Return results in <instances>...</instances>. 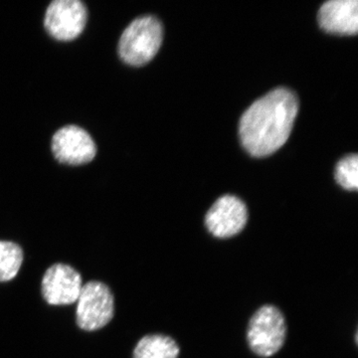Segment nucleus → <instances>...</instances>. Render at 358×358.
<instances>
[{
    "mask_svg": "<svg viewBox=\"0 0 358 358\" xmlns=\"http://www.w3.org/2000/svg\"><path fill=\"white\" fill-rule=\"evenodd\" d=\"M299 112L296 94L277 88L252 103L239 124L240 140L252 157L274 154L288 141Z\"/></svg>",
    "mask_w": 358,
    "mask_h": 358,
    "instance_id": "1",
    "label": "nucleus"
},
{
    "mask_svg": "<svg viewBox=\"0 0 358 358\" xmlns=\"http://www.w3.org/2000/svg\"><path fill=\"white\" fill-rule=\"evenodd\" d=\"M164 38V28L157 17L141 16L122 32L120 57L126 64L143 66L157 55Z\"/></svg>",
    "mask_w": 358,
    "mask_h": 358,
    "instance_id": "2",
    "label": "nucleus"
},
{
    "mask_svg": "<svg viewBox=\"0 0 358 358\" xmlns=\"http://www.w3.org/2000/svg\"><path fill=\"white\" fill-rule=\"evenodd\" d=\"M286 338V320L275 306H263L250 319L247 343L250 350L258 357L268 358L279 352Z\"/></svg>",
    "mask_w": 358,
    "mask_h": 358,
    "instance_id": "3",
    "label": "nucleus"
},
{
    "mask_svg": "<svg viewBox=\"0 0 358 358\" xmlns=\"http://www.w3.org/2000/svg\"><path fill=\"white\" fill-rule=\"evenodd\" d=\"M114 296L107 285L92 281L82 287L77 300V324L86 331L107 326L114 317Z\"/></svg>",
    "mask_w": 358,
    "mask_h": 358,
    "instance_id": "4",
    "label": "nucleus"
},
{
    "mask_svg": "<svg viewBox=\"0 0 358 358\" xmlns=\"http://www.w3.org/2000/svg\"><path fill=\"white\" fill-rule=\"evenodd\" d=\"M88 11L79 0H55L47 8L44 25L53 38L71 41L83 32Z\"/></svg>",
    "mask_w": 358,
    "mask_h": 358,
    "instance_id": "5",
    "label": "nucleus"
},
{
    "mask_svg": "<svg viewBox=\"0 0 358 358\" xmlns=\"http://www.w3.org/2000/svg\"><path fill=\"white\" fill-rule=\"evenodd\" d=\"M248 210L241 199L224 195L216 200L205 216V226L212 236L228 239L236 236L246 226Z\"/></svg>",
    "mask_w": 358,
    "mask_h": 358,
    "instance_id": "6",
    "label": "nucleus"
},
{
    "mask_svg": "<svg viewBox=\"0 0 358 358\" xmlns=\"http://www.w3.org/2000/svg\"><path fill=\"white\" fill-rule=\"evenodd\" d=\"M52 152L61 164L82 166L96 157L95 141L85 129L67 126L59 129L52 138Z\"/></svg>",
    "mask_w": 358,
    "mask_h": 358,
    "instance_id": "7",
    "label": "nucleus"
},
{
    "mask_svg": "<svg viewBox=\"0 0 358 358\" xmlns=\"http://www.w3.org/2000/svg\"><path fill=\"white\" fill-rule=\"evenodd\" d=\"M81 275L66 264H55L45 273L41 292L44 300L53 306H67L76 303L81 293Z\"/></svg>",
    "mask_w": 358,
    "mask_h": 358,
    "instance_id": "8",
    "label": "nucleus"
},
{
    "mask_svg": "<svg viewBox=\"0 0 358 358\" xmlns=\"http://www.w3.org/2000/svg\"><path fill=\"white\" fill-rule=\"evenodd\" d=\"M324 31L339 35H355L358 31L357 0H329L320 6L317 16Z\"/></svg>",
    "mask_w": 358,
    "mask_h": 358,
    "instance_id": "9",
    "label": "nucleus"
},
{
    "mask_svg": "<svg viewBox=\"0 0 358 358\" xmlns=\"http://www.w3.org/2000/svg\"><path fill=\"white\" fill-rule=\"evenodd\" d=\"M180 348L173 338L164 334L143 336L134 348V358H178Z\"/></svg>",
    "mask_w": 358,
    "mask_h": 358,
    "instance_id": "10",
    "label": "nucleus"
},
{
    "mask_svg": "<svg viewBox=\"0 0 358 358\" xmlns=\"http://www.w3.org/2000/svg\"><path fill=\"white\" fill-rule=\"evenodd\" d=\"M23 262V251L20 245L0 241V282L10 281L17 275Z\"/></svg>",
    "mask_w": 358,
    "mask_h": 358,
    "instance_id": "11",
    "label": "nucleus"
},
{
    "mask_svg": "<svg viewBox=\"0 0 358 358\" xmlns=\"http://www.w3.org/2000/svg\"><path fill=\"white\" fill-rule=\"evenodd\" d=\"M334 176L341 187L346 190L357 192L358 188L357 155H350L339 160Z\"/></svg>",
    "mask_w": 358,
    "mask_h": 358,
    "instance_id": "12",
    "label": "nucleus"
}]
</instances>
